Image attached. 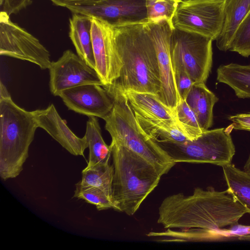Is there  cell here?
Here are the masks:
<instances>
[{"label": "cell", "mask_w": 250, "mask_h": 250, "mask_svg": "<svg viewBox=\"0 0 250 250\" xmlns=\"http://www.w3.org/2000/svg\"><path fill=\"white\" fill-rule=\"evenodd\" d=\"M250 210L227 189L196 188L192 194L166 197L158 208L157 223L165 230L146 234L160 242H208L217 230L238 223Z\"/></svg>", "instance_id": "cell-1"}, {"label": "cell", "mask_w": 250, "mask_h": 250, "mask_svg": "<svg viewBox=\"0 0 250 250\" xmlns=\"http://www.w3.org/2000/svg\"><path fill=\"white\" fill-rule=\"evenodd\" d=\"M112 27L123 67L119 77L111 84L122 91L149 93L159 98L161 82L158 62L146 22Z\"/></svg>", "instance_id": "cell-2"}, {"label": "cell", "mask_w": 250, "mask_h": 250, "mask_svg": "<svg viewBox=\"0 0 250 250\" xmlns=\"http://www.w3.org/2000/svg\"><path fill=\"white\" fill-rule=\"evenodd\" d=\"M115 210L134 214L163 176L150 163L124 146L111 142Z\"/></svg>", "instance_id": "cell-3"}, {"label": "cell", "mask_w": 250, "mask_h": 250, "mask_svg": "<svg viewBox=\"0 0 250 250\" xmlns=\"http://www.w3.org/2000/svg\"><path fill=\"white\" fill-rule=\"evenodd\" d=\"M38 127L33 111L17 105L1 81L0 176L2 180L16 178L22 171Z\"/></svg>", "instance_id": "cell-4"}, {"label": "cell", "mask_w": 250, "mask_h": 250, "mask_svg": "<svg viewBox=\"0 0 250 250\" xmlns=\"http://www.w3.org/2000/svg\"><path fill=\"white\" fill-rule=\"evenodd\" d=\"M113 99V107L103 119L111 142L119 144L150 163L163 175L176 163L141 129L124 93L112 84L103 85Z\"/></svg>", "instance_id": "cell-5"}, {"label": "cell", "mask_w": 250, "mask_h": 250, "mask_svg": "<svg viewBox=\"0 0 250 250\" xmlns=\"http://www.w3.org/2000/svg\"><path fill=\"white\" fill-rule=\"evenodd\" d=\"M226 128L206 130L198 138L183 144L157 143L175 163H209L221 166L231 163L235 148Z\"/></svg>", "instance_id": "cell-6"}, {"label": "cell", "mask_w": 250, "mask_h": 250, "mask_svg": "<svg viewBox=\"0 0 250 250\" xmlns=\"http://www.w3.org/2000/svg\"><path fill=\"white\" fill-rule=\"evenodd\" d=\"M212 41L201 35L174 28L170 42L173 70L183 69L194 83H206L212 64Z\"/></svg>", "instance_id": "cell-7"}, {"label": "cell", "mask_w": 250, "mask_h": 250, "mask_svg": "<svg viewBox=\"0 0 250 250\" xmlns=\"http://www.w3.org/2000/svg\"><path fill=\"white\" fill-rule=\"evenodd\" d=\"M225 0H183L172 20L173 28L216 40L224 20Z\"/></svg>", "instance_id": "cell-8"}, {"label": "cell", "mask_w": 250, "mask_h": 250, "mask_svg": "<svg viewBox=\"0 0 250 250\" xmlns=\"http://www.w3.org/2000/svg\"><path fill=\"white\" fill-rule=\"evenodd\" d=\"M0 17V54L49 69L51 62L47 49L25 29L12 21L9 15L1 11Z\"/></svg>", "instance_id": "cell-9"}, {"label": "cell", "mask_w": 250, "mask_h": 250, "mask_svg": "<svg viewBox=\"0 0 250 250\" xmlns=\"http://www.w3.org/2000/svg\"><path fill=\"white\" fill-rule=\"evenodd\" d=\"M152 40L158 62L161 89L159 100L173 111L181 101L175 83L171 62L170 42L174 29L167 21L146 22Z\"/></svg>", "instance_id": "cell-10"}, {"label": "cell", "mask_w": 250, "mask_h": 250, "mask_svg": "<svg viewBox=\"0 0 250 250\" xmlns=\"http://www.w3.org/2000/svg\"><path fill=\"white\" fill-rule=\"evenodd\" d=\"M91 37L95 70L103 85L111 84L119 77L123 67L115 46L112 26L92 17Z\"/></svg>", "instance_id": "cell-11"}, {"label": "cell", "mask_w": 250, "mask_h": 250, "mask_svg": "<svg viewBox=\"0 0 250 250\" xmlns=\"http://www.w3.org/2000/svg\"><path fill=\"white\" fill-rule=\"evenodd\" d=\"M66 8L72 13L94 17L112 26L147 22L145 0H104L92 4Z\"/></svg>", "instance_id": "cell-12"}, {"label": "cell", "mask_w": 250, "mask_h": 250, "mask_svg": "<svg viewBox=\"0 0 250 250\" xmlns=\"http://www.w3.org/2000/svg\"><path fill=\"white\" fill-rule=\"evenodd\" d=\"M49 70L50 90L55 96L65 89L84 84L103 85L95 69L69 49L57 61L51 62Z\"/></svg>", "instance_id": "cell-13"}, {"label": "cell", "mask_w": 250, "mask_h": 250, "mask_svg": "<svg viewBox=\"0 0 250 250\" xmlns=\"http://www.w3.org/2000/svg\"><path fill=\"white\" fill-rule=\"evenodd\" d=\"M60 96L69 110L86 115L102 118L112 110V98L102 85L84 84L65 89Z\"/></svg>", "instance_id": "cell-14"}, {"label": "cell", "mask_w": 250, "mask_h": 250, "mask_svg": "<svg viewBox=\"0 0 250 250\" xmlns=\"http://www.w3.org/2000/svg\"><path fill=\"white\" fill-rule=\"evenodd\" d=\"M32 111L39 127L45 130L71 154L83 156L85 149L88 147L85 137H78L69 129L53 104L45 109Z\"/></svg>", "instance_id": "cell-15"}, {"label": "cell", "mask_w": 250, "mask_h": 250, "mask_svg": "<svg viewBox=\"0 0 250 250\" xmlns=\"http://www.w3.org/2000/svg\"><path fill=\"white\" fill-rule=\"evenodd\" d=\"M122 92L134 114L146 119L164 120L178 124L174 111L164 104L156 95L131 90Z\"/></svg>", "instance_id": "cell-16"}, {"label": "cell", "mask_w": 250, "mask_h": 250, "mask_svg": "<svg viewBox=\"0 0 250 250\" xmlns=\"http://www.w3.org/2000/svg\"><path fill=\"white\" fill-rule=\"evenodd\" d=\"M92 17L73 13L69 19V36L77 55L87 65L95 69L91 37Z\"/></svg>", "instance_id": "cell-17"}, {"label": "cell", "mask_w": 250, "mask_h": 250, "mask_svg": "<svg viewBox=\"0 0 250 250\" xmlns=\"http://www.w3.org/2000/svg\"><path fill=\"white\" fill-rule=\"evenodd\" d=\"M195 114L201 127L208 129L213 123V108L219 100L205 83H194L185 100Z\"/></svg>", "instance_id": "cell-18"}, {"label": "cell", "mask_w": 250, "mask_h": 250, "mask_svg": "<svg viewBox=\"0 0 250 250\" xmlns=\"http://www.w3.org/2000/svg\"><path fill=\"white\" fill-rule=\"evenodd\" d=\"M250 11V0H225L223 27L215 40L220 50H229L237 28Z\"/></svg>", "instance_id": "cell-19"}, {"label": "cell", "mask_w": 250, "mask_h": 250, "mask_svg": "<svg viewBox=\"0 0 250 250\" xmlns=\"http://www.w3.org/2000/svg\"><path fill=\"white\" fill-rule=\"evenodd\" d=\"M134 115L143 132L157 143L183 144L190 141L177 123L164 120H148L137 114Z\"/></svg>", "instance_id": "cell-20"}, {"label": "cell", "mask_w": 250, "mask_h": 250, "mask_svg": "<svg viewBox=\"0 0 250 250\" xmlns=\"http://www.w3.org/2000/svg\"><path fill=\"white\" fill-rule=\"evenodd\" d=\"M217 80L228 85L239 98H250V64L231 63L217 69Z\"/></svg>", "instance_id": "cell-21"}, {"label": "cell", "mask_w": 250, "mask_h": 250, "mask_svg": "<svg viewBox=\"0 0 250 250\" xmlns=\"http://www.w3.org/2000/svg\"><path fill=\"white\" fill-rule=\"evenodd\" d=\"M88 143L89 157L87 167L97 164H108L112 155L110 146L104 141L96 117H88L84 136Z\"/></svg>", "instance_id": "cell-22"}, {"label": "cell", "mask_w": 250, "mask_h": 250, "mask_svg": "<svg viewBox=\"0 0 250 250\" xmlns=\"http://www.w3.org/2000/svg\"><path fill=\"white\" fill-rule=\"evenodd\" d=\"M228 191L250 210V174L231 164L222 167Z\"/></svg>", "instance_id": "cell-23"}, {"label": "cell", "mask_w": 250, "mask_h": 250, "mask_svg": "<svg viewBox=\"0 0 250 250\" xmlns=\"http://www.w3.org/2000/svg\"><path fill=\"white\" fill-rule=\"evenodd\" d=\"M82 180L78 183L79 185L99 188L112 200L113 165L97 164L86 167L82 171Z\"/></svg>", "instance_id": "cell-24"}, {"label": "cell", "mask_w": 250, "mask_h": 250, "mask_svg": "<svg viewBox=\"0 0 250 250\" xmlns=\"http://www.w3.org/2000/svg\"><path fill=\"white\" fill-rule=\"evenodd\" d=\"M147 22L167 21L173 28L172 20L182 0H145Z\"/></svg>", "instance_id": "cell-25"}, {"label": "cell", "mask_w": 250, "mask_h": 250, "mask_svg": "<svg viewBox=\"0 0 250 250\" xmlns=\"http://www.w3.org/2000/svg\"><path fill=\"white\" fill-rule=\"evenodd\" d=\"M174 112L181 128L190 141L198 138L205 131L201 127L195 114L185 100L179 103Z\"/></svg>", "instance_id": "cell-26"}, {"label": "cell", "mask_w": 250, "mask_h": 250, "mask_svg": "<svg viewBox=\"0 0 250 250\" xmlns=\"http://www.w3.org/2000/svg\"><path fill=\"white\" fill-rule=\"evenodd\" d=\"M73 197L83 200L94 205L98 210L115 209L112 200L103 190L96 187L82 186L77 183Z\"/></svg>", "instance_id": "cell-27"}, {"label": "cell", "mask_w": 250, "mask_h": 250, "mask_svg": "<svg viewBox=\"0 0 250 250\" xmlns=\"http://www.w3.org/2000/svg\"><path fill=\"white\" fill-rule=\"evenodd\" d=\"M229 50L244 57L250 56V11L237 28Z\"/></svg>", "instance_id": "cell-28"}, {"label": "cell", "mask_w": 250, "mask_h": 250, "mask_svg": "<svg viewBox=\"0 0 250 250\" xmlns=\"http://www.w3.org/2000/svg\"><path fill=\"white\" fill-rule=\"evenodd\" d=\"M177 91L181 101L185 100L194 83L186 71L183 69L174 70Z\"/></svg>", "instance_id": "cell-29"}, {"label": "cell", "mask_w": 250, "mask_h": 250, "mask_svg": "<svg viewBox=\"0 0 250 250\" xmlns=\"http://www.w3.org/2000/svg\"><path fill=\"white\" fill-rule=\"evenodd\" d=\"M32 0H0L3 11L9 16L16 14L32 3Z\"/></svg>", "instance_id": "cell-30"}, {"label": "cell", "mask_w": 250, "mask_h": 250, "mask_svg": "<svg viewBox=\"0 0 250 250\" xmlns=\"http://www.w3.org/2000/svg\"><path fill=\"white\" fill-rule=\"evenodd\" d=\"M228 119L232 122L233 129L250 131V112L229 116Z\"/></svg>", "instance_id": "cell-31"}, {"label": "cell", "mask_w": 250, "mask_h": 250, "mask_svg": "<svg viewBox=\"0 0 250 250\" xmlns=\"http://www.w3.org/2000/svg\"><path fill=\"white\" fill-rule=\"evenodd\" d=\"M57 6L66 7L71 5H84L94 4L104 0H50Z\"/></svg>", "instance_id": "cell-32"}, {"label": "cell", "mask_w": 250, "mask_h": 250, "mask_svg": "<svg viewBox=\"0 0 250 250\" xmlns=\"http://www.w3.org/2000/svg\"><path fill=\"white\" fill-rule=\"evenodd\" d=\"M244 170L250 174V153L244 166Z\"/></svg>", "instance_id": "cell-33"}]
</instances>
